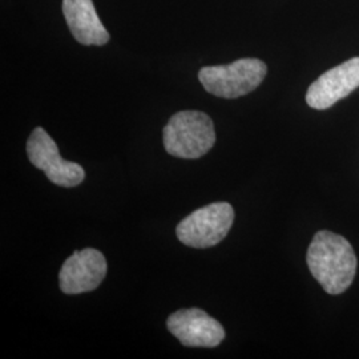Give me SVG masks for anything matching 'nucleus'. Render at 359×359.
Listing matches in <instances>:
<instances>
[{
  "label": "nucleus",
  "mask_w": 359,
  "mask_h": 359,
  "mask_svg": "<svg viewBox=\"0 0 359 359\" xmlns=\"http://www.w3.org/2000/svg\"><path fill=\"white\" fill-rule=\"evenodd\" d=\"M359 87V57L337 65L318 77L306 92L309 107L323 111Z\"/></svg>",
  "instance_id": "obj_8"
},
{
  "label": "nucleus",
  "mask_w": 359,
  "mask_h": 359,
  "mask_svg": "<svg viewBox=\"0 0 359 359\" xmlns=\"http://www.w3.org/2000/svg\"><path fill=\"white\" fill-rule=\"evenodd\" d=\"M63 13L74 38L83 46H104L109 32L103 26L92 0H63Z\"/></svg>",
  "instance_id": "obj_9"
},
{
  "label": "nucleus",
  "mask_w": 359,
  "mask_h": 359,
  "mask_svg": "<svg viewBox=\"0 0 359 359\" xmlns=\"http://www.w3.org/2000/svg\"><path fill=\"white\" fill-rule=\"evenodd\" d=\"M168 330L187 347H216L224 341L222 325L201 309H181L167 320Z\"/></svg>",
  "instance_id": "obj_7"
},
{
  "label": "nucleus",
  "mask_w": 359,
  "mask_h": 359,
  "mask_svg": "<svg viewBox=\"0 0 359 359\" xmlns=\"http://www.w3.org/2000/svg\"><path fill=\"white\" fill-rule=\"evenodd\" d=\"M306 262L313 277L332 295L346 292L355 278L358 265L351 244L345 237L329 231L316 233Z\"/></svg>",
  "instance_id": "obj_1"
},
{
  "label": "nucleus",
  "mask_w": 359,
  "mask_h": 359,
  "mask_svg": "<svg viewBox=\"0 0 359 359\" xmlns=\"http://www.w3.org/2000/svg\"><path fill=\"white\" fill-rule=\"evenodd\" d=\"M234 221V209L228 203H213L194 210L184 218L176 234L187 246L205 249L221 243L231 231Z\"/></svg>",
  "instance_id": "obj_4"
},
{
  "label": "nucleus",
  "mask_w": 359,
  "mask_h": 359,
  "mask_svg": "<svg viewBox=\"0 0 359 359\" xmlns=\"http://www.w3.org/2000/svg\"><path fill=\"white\" fill-rule=\"evenodd\" d=\"M27 156L34 167L43 170L52 184L74 188L83 182L86 172L81 165L62 158L56 142L43 128L34 129L27 142Z\"/></svg>",
  "instance_id": "obj_5"
},
{
  "label": "nucleus",
  "mask_w": 359,
  "mask_h": 359,
  "mask_svg": "<svg viewBox=\"0 0 359 359\" xmlns=\"http://www.w3.org/2000/svg\"><path fill=\"white\" fill-rule=\"evenodd\" d=\"M107 276V261L102 252L87 248L68 257L59 273L60 290L65 294H81L100 286Z\"/></svg>",
  "instance_id": "obj_6"
},
{
  "label": "nucleus",
  "mask_w": 359,
  "mask_h": 359,
  "mask_svg": "<svg viewBox=\"0 0 359 359\" xmlns=\"http://www.w3.org/2000/svg\"><path fill=\"white\" fill-rule=\"evenodd\" d=\"M268 67L259 59H240L228 65L204 67L198 80L206 92L222 97L237 99L256 90L266 76Z\"/></svg>",
  "instance_id": "obj_3"
},
{
  "label": "nucleus",
  "mask_w": 359,
  "mask_h": 359,
  "mask_svg": "<svg viewBox=\"0 0 359 359\" xmlns=\"http://www.w3.org/2000/svg\"><path fill=\"white\" fill-rule=\"evenodd\" d=\"M168 154L194 160L208 154L216 142L215 124L200 111H181L172 116L163 130Z\"/></svg>",
  "instance_id": "obj_2"
}]
</instances>
